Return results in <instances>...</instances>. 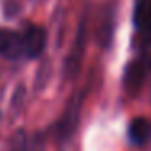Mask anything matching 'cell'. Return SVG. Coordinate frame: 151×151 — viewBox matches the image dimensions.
<instances>
[{
    "label": "cell",
    "instance_id": "6da1fadb",
    "mask_svg": "<svg viewBox=\"0 0 151 151\" xmlns=\"http://www.w3.org/2000/svg\"><path fill=\"white\" fill-rule=\"evenodd\" d=\"M150 70H151V60L148 57H138V59L132 60L128 63L124 76V85L128 94H137L143 88Z\"/></svg>",
    "mask_w": 151,
    "mask_h": 151
},
{
    "label": "cell",
    "instance_id": "7a4b0ae2",
    "mask_svg": "<svg viewBox=\"0 0 151 151\" xmlns=\"http://www.w3.org/2000/svg\"><path fill=\"white\" fill-rule=\"evenodd\" d=\"M83 94H75L70 102L67 104L65 112H63L62 119L59 122V127H57V135H59L60 140H67V138L72 137V133L75 132L76 125L80 120V112H81V104H83Z\"/></svg>",
    "mask_w": 151,
    "mask_h": 151
},
{
    "label": "cell",
    "instance_id": "3957f363",
    "mask_svg": "<svg viewBox=\"0 0 151 151\" xmlns=\"http://www.w3.org/2000/svg\"><path fill=\"white\" fill-rule=\"evenodd\" d=\"M23 36V47L24 54L31 59H36L44 52L47 44V33L39 24H28Z\"/></svg>",
    "mask_w": 151,
    "mask_h": 151
},
{
    "label": "cell",
    "instance_id": "277c9868",
    "mask_svg": "<svg viewBox=\"0 0 151 151\" xmlns=\"http://www.w3.org/2000/svg\"><path fill=\"white\" fill-rule=\"evenodd\" d=\"M23 54V36L12 29H0V55L10 60H17Z\"/></svg>",
    "mask_w": 151,
    "mask_h": 151
},
{
    "label": "cell",
    "instance_id": "5b68a950",
    "mask_svg": "<svg viewBox=\"0 0 151 151\" xmlns=\"http://www.w3.org/2000/svg\"><path fill=\"white\" fill-rule=\"evenodd\" d=\"M135 26L141 36H151V0H137L133 10Z\"/></svg>",
    "mask_w": 151,
    "mask_h": 151
},
{
    "label": "cell",
    "instance_id": "8992f818",
    "mask_svg": "<svg viewBox=\"0 0 151 151\" xmlns=\"http://www.w3.org/2000/svg\"><path fill=\"white\" fill-rule=\"evenodd\" d=\"M128 138L133 145L143 146L151 140V122L146 117L133 119L128 125Z\"/></svg>",
    "mask_w": 151,
    "mask_h": 151
},
{
    "label": "cell",
    "instance_id": "52a82bcc",
    "mask_svg": "<svg viewBox=\"0 0 151 151\" xmlns=\"http://www.w3.org/2000/svg\"><path fill=\"white\" fill-rule=\"evenodd\" d=\"M83 44H85V20H83L81 26L78 29L75 46H73L72 52H70L68 60H67V72L76 73V70L80 67V62H81V55H83Z\"/></svg>",
    "mask_w": 151,
    "mask_h": 151
},
{
    "label": "cell",
    "instance_id": "ba28073f",
    "mask_svg": "<svg viewBox=\"0 0 151 151\" xmlns=\"http://www.w3.org/2000/svg\"><path fill=\"white\" fill-rule=\"evenodd\" d=\"M28 137L26 132L23 128L17 130L13 135L10 137V140L7 141V146H5V151H28Z\"/></svg>",
    "mask_w": 151,
    "mask_h": 151
},
{
    "label": "cell",
    "instance_id": "9c48e42d",
    "mask_svg": "<svg viewBox=\"0 0 151 151\" xmlns=\"http://www.w3.org/2000/svg\"><path fill=\"white\" fill-rule=\"evenodd\" d=\"M28 151H46V143L41 135H36L28 145Z\"/></svg>",
    "mask_w": 151,
    "mask_h": 151
}]
</instances>
